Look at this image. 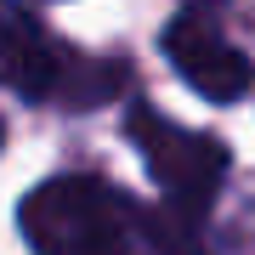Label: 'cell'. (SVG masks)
<instances>
[{
    "label": "cell",
    "instance_id": "5",
    "mask_svg": "<svg viewBox=\"0 0 255 255\" xmlns=\"http://www.w3.org/2000/svg\"><path fill=\"white\" fill-rule=\"evenodd\" d=\"M142 238L153 244L159 255H210V238H204V216L199 210H182V204H142Z\"/></svg>",
    "mask_w": 255,
    "mask_h": 255
},
{
    "label": "cell",
    "instance_id": "2",
    "mask_svg": "<svg viewBox=\"0 0 255 255\" xmlns=\"http://www.w3.org/2000/svg\"><path fill=\"white\" fill-rule=\"evenodd\" d=\"M6 85L23 102H63V108H97V102H114L125 91V63L108 57H80L68 51L57 34H46L23 6L6 11Z\"/></svg>",
    "mask_w": 255,
    "mask_h": 255
},
{
    "label": "cell",
    "instance_id": "3",
    "mask_svg": "<svg viewBox=\"0 0 255 255\" xmlns=\"http://www.w3.org/2000/svg\"><path fill=\"white\" fill-rule=\"evenodd\" d=\"M130 130V147L142 153L147 176L159 182V193L182 210H210V199L227 182V147H221L210 130H187V125H170L153 102H136L125 119Z\"/></svg>",
    "mask_w": 255,
    "mask_h": 255
},
{
    "label": "cell",
    "instance_id": "1",
    "mask_svg": "<svg viewBox=\"0 0 255 255\" xmlns=\"http://www.w3.org/2000/svg\"><path fill=\"white\" fill-rule=\"evenodd\" d=\"M17 227L34 255H130L142 210L97 176H51L17 204Z\"/></svg>",
    "mask_w": 255,
    "mask_h": 255
},
{
    "label": "cell",
    "instance_id": "4",
    "mask_svg": "<svg viewBox=\"0 0 255 255\" xmlns=\"http://www.w3.org/2000/svg\"><path fill=\"white\" fill-rule=\"evenodd\" d=\"M164 57L204 102H238L255 85V63L210 23V11H182L164 23Z\"/></svg>",
    "mask_w": 255,
    "mask_h": 255
}]
</instances>
